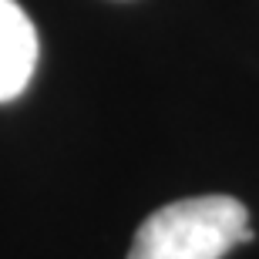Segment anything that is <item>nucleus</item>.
<instances>
[{"mask_svg":"<svg viewBox=\"0 0 259 259\" xmlns=\"http://www.w3.org/2000/svg\"><path fill=\"white\" fill-rule=\"evenodd\" d=\"M249 239V209L239 199L195 195L155 209L135 232L128 259H222Z\"/></svg>","mask_w":259,"mask_h":259,"instance_id":"obj_1","label":"nucleus"},{"mask_svg":"<svg viewBox=\"0 0 259 259\" xmlns=\"http://www.w3.org/2000/svg\"><path fill=\"white\" fill-rule=\"evenodd\" d=\"M37 64V30L17 0H0V101H14Z\"/></svg>","mask_w":259,"mask_h":259,"instance_id":"obj_2","label":"nucleus"}]
</instances>
